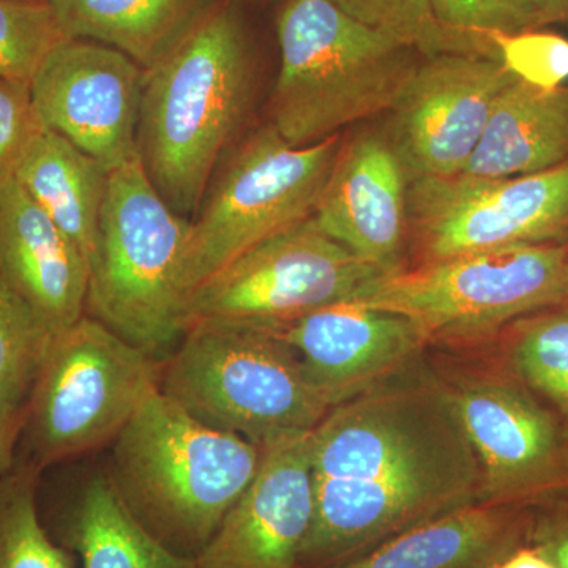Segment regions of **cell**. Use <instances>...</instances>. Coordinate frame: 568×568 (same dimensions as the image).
Listing matches in <instances>:
<instances>
[{"instance_id":"1","label":"cell","mask_w":568,"mask_h":568,"mask_svg":"<svg viewBox=\"0 0 568 568\" xmlns=\"http://www.w3.org/2000/svg\"><path fill=\"white\" fill-rule=\"evenodd\" d=\"M315 514L297 568H334L480 503V470L426 364L336 405L312 432Z\"/></svg>"},{"instance_id":"2","label":"cell","mask_w":568,"mask_h":568,"mask_svg":"<svg viewBox=\"0 0 568 568\" xmlns=\"http://www.w3.org/2000/svg\"><path fill=\"white\" fill-rule=\"evenodd\" d=\"M252 82L248 36L230 0H215L144 69L138 156L179 215L200 207L216 164L244 122Z\"/></svg>"},{"instance_id":"3","label":"cell","mask_w":568,"mask_h":568,"mask_svg":"<svg viewBox=\"0 0 568 568\" xmlns=\"http://www.w3.org/2000/svg\"><path fill=\"white\" fill-rule=\"evenodd\" d=\"M260 462V446L201 424L156 390L112 443L108 473L163 547L196 559Z\"/></svg>"},{"instance_id":"4","label":"cell","mask_w":568,"mask_h":568,"mask_svg":"<svg viewBox=\"0 0 568 568\" xmlns=\"http://www.w3.org/2000/svg\"><path fill=\"white\" fill-rule=\"evenodd\" d=\"M276 29L282 67L268 123L294 148L390 111L422 61L420 52L332 0H286Z\"/></svg>"},{"instance_id":"5","label":"cell","mask_w":568,"mask_h":568,"mask_svg":"<svg viewBox=\"0 0 568 568\" xmlns=\"http://www.w3.org/2000/svg\"><path fill=\"white\" fill-rule=\"evenodd\" d=\"M190 222L149 181L140 156L111 171L85 315L166 362L186 332L183 252Z\"/></svg>"},{"instance_id":"6","label":"cell","mask_w":568,"mask_h":568,"mask_svg":"<svg viewBox=\"0 0 568 568\" xmlns=\"http://www.w3.org/2000/svg\"><path fill=\"white\" fill-rule=\"evenodd\" d=\"M349 302L409 317L429 346L485 345L523 317L568 305V242L406 267L377 276Z\"/></svg>"},{"instance_id":"7","label":"cell","mask_w":568,"mask_h":568,"mask_svg":"<svg viewBox=\"0 0 568 568\" xmlns=\"http://www.w3.org/2000/svg\"><path fill=\"white\" fill-rule=\"evenodd\" d=\"M160 392L201 424L260 447L313 432L331 410L282 336L223 325L186 328Z\"/></svg>"},{"instance_id":"8","label":"cell","mask_w":568,"mask_h":568,"mask_svg":"<svg viewBox=\"0 0 568 568\" xmlns=\"http://www.w3.org/2000/svg\"><path fill=\"white\" fill-rule=\"evenodd\" d=\"M426 364L447 395L480 470V503L530 507L568 491V439L558 418L495 345L429 346Z\"/></svg>"},{"instance_id":"9","label":"cell","mask_w":568,"mask_h":568,"mask_svg":"<svg viewBox=\"0 0 568 568\" xmlns=\"http://www.w3.org/2000/svg\"><path fill=\"white\" fill-rule=\"evenodd\" d=\"M164 362L84 315L55 338L24 410L21 440L41 470L114 443Z\"/></svg>"},{"instance_id":"10","label":"cell","mask_w":568,"mask_h":568,"mask_svg":"<svg viewBox=\"0 0 568 568\" xmlns=\"http://www.w3.org/2000/svg\"><path fill=\"white\" fill-rule=\"evenodd\" d=\"M339 148L338 134L294 148L271 123L242 142L190 222L181 271L186 302L242 254L312 219Z\"/></svg>"},{"instance_id":"11","label":"cell","mask_w":568,"mask_h":568,"mask_svg":"<svg viewBox=\"0 0 568 568\" xmlns=\"http://www.w3.org/2000/svg\"><path fill=\"white\" fill-rule=\"evenodd\" d=\"M386 275L328 237L315 220L254 246L186 302V328L223 325L280 335L313 312L349 302Z\"/></svg>"},{"instance_id":"12","label":"cell","mask_w":568,"mask_h":568,"mask_svg":"<svg viewBox=\"0 0 568 568\" xmlns=\"http://www.w3.org/2000/svg\"><path fill=\"white\" fill-rule=\"evenodd\" d=\"M407 267L462 254L568 242V162L515 178L410 182Z\"/></svg>"},{"instance_id":"13","label":"cell","mask_w":568,"mask_h":568,"mask_svg":"<svg viewBox=\"0 0 568 568\" xmlns=\"http://www.w3.org/2000/svg\"><path fill=\"white\" fill-rule=\"evenodd\" d=\"M517 78L484 55L437 54L418 62L392 108L387 136L410 182L462 174L500 93Z\"/></svg>"},{"instance_id":"14","label":"cell","mask_w":568,"mask_h":568,"mask_svg":"<svg viewBox=\"0 0 568 568\" xmlns=\"http://www.w3.org/2000/svg\"><path fill=\"white\" fill-rule=\"evenodd\" d=\"M142 74L140 63L115 48L67 39L33 77V104L44 129L111 173L138 156Z\"/></svg>"},{"instance_id":"15","label":"cell","mask_w":568,"mask_h":568,"mask_svg":"<svg viewBox=\"0 0 568 568\" xmlns=\"http://www.w3.org/2000/svg\"><path fill=\"white\" fill-rule=\"evenodd\" d=\"M315 514L312 432L261 447L256 474L196 568H297Z\"/></svg>"},{"instance_id":"16","label":"cell","mask_w":568,"mask_h":568,"mask_svg":"<svg viewBox=\"0 0 568 568\" xmlns=\"http://www.w3.org/2000/svg\"><path fill=\"white\" fill-rule=\"evenodd\" d=\"M407 181L386 130H365L342 142L312 219L358 260L395 274L409 256Z\"/></svg>"},{"instance_id":"17","label":"cell","mask_w":568,"mask_h":568,"mask_svg":"<svg viewBox=\"0 0 568 568\" xmlns=\"http://www.w3.org/2000/svg\"><path fill=\"white\" fill-rule=\"evenodd\" d=\"M280 336L331 409L416 365L429 347L409 317L351 302L324 306Z\"/></svg>"},{"instance_id":"18","label":"cell","mask_w":568,"mask_h":568,"mask_svg":"<svg viewBox=\"0 0 568 568\" xmlns=\"http://www.w3.org/2000/svg\"><path fill=\"white\" fill-rule=\"evenodd\" d=\"M0 275L55 336L85 315L88 261L14 178L0 182Z\"/></svg>"},{"instance_id":"19","label":"cell","mask_w":568,"mask_h":568,"mask_svg":"<svg viewBox=\"0 0 568 568\" xmlns=\"http://www.w3.org/2000/svg\"><path fill=\"white\" fill-rule=\"evenodd\" d=\"M528 507L477 503L334 568H495L526 544Z\"/></svg>"},{"instance_id":"20","label":"cell","mask_w":568,"mask_h":568,"mask_svg":"<svg viewBox=\"0 0 568 568\" xmlns=\"http://www.w3.org/2000/svg\"><path fill=\"white\" fill-rule=\"evenodd\" d=\"M40 515L81 568H196L194 559L163 547L134 518L108 470L89 478L69 503Z\"/></svg>"},{"instance_id":"21","label":"cell","mask_w":568,"mask_h":568,"mask_svg":"<svg viewBox=\"0 0 568 568\" xmlns=\"http://www.w3.org/2000/svg\"><path fill=\"white\" fill-rule=\"evenodd\" d=\"M568 162V85L552 91L514 81L462 174L515 178Z\"/></svg>"},{"instance_id":"22","label":"cell","mask_w":568,"mask_h":568,"mask_svg":"<svg viewBox=\"0 0 568 568\" xmlns=\"http://www.w3.org/2000/svg\"><path fill=\"white\" fill-rule=\"evenodd\" d=\"M13 178L69 235L91 271L110 171L62 134L44 129L22 155Z\"/></svg>"},{"instance_id":"23","label":"cell","mask_w":568,"mask_h":568,"mask_svg":"<svg viewBox=\"0 0 568 568\" xmlns=\"http://www.w3.org/2000/svg\"><path fill=\"white\" fill-rule=\"evenodd\" d=\"M215 0H54L67 39L99 41L148 69Z\"/></svg>"},{"instance_id":"24","label":"cell","mask_w":568,"mask_h":568,"mask_svg":"<svg viewBox=\"0 0 568 568\" xmlns=\"http://www.w3.org/2000/svg\"><path fill=\"white\" fill-rule=\"evenodd\" d=\"M497 353L558 418L568 439V310H545L508 325Z\"/></svg>"},{"instance_id":"25","label":"cell","mask_w":568,"mask_h":568,"mask_svg":"<svg viewBox=\"0 0 568 568\" xmlns=\"http://www.w3.org/2000/svg\"><path fill=\"white\" fill-rule=\"evenodd\" d=\"M43 470L18 458L0 476V568H78L77 556L51 537L39 507Z\"/></svg>"},{"instance_id":"26","label":"cell","mask_w":568,"mask_h":568,"mask_svg":"<svg viewBox=\"0 0 568 568\" xmlns=\"http://www.w3.org/2000/svg\"><path fill=\"white\" fill-rule=\"evenodd\" d=\"M55 338L0 275V417L24 413Z\"/></svg>"},{"instance_id":"27","label":"cell","mask_w":568,"mask_h":568,"mask_svg":"<svg viewBox=\"0 0 568 568\" xmlns=\"http://www.w3.org/2000/svg\"><path fill=\"white\" fill-rule=\"evenodd\" d=\"M355 21L387 33L420 52L484 55L499 61L491 40L447 31L433 14L429 0H332Z\"/></svg>"},{"instance_id":"28","label":"cell","mask_w":568,"mask_h":568,"mask_svg":"<svg viewBox=\"0 0 568 568\" xmlns=\"http://www.w3.org/2000/svg\"><path fill=\"white\" fill-rule=\"evenodd\" d=\"M63 40L52 3L0 0V80L31 84Z\"/></svg>"},{"instance_id":"29","label":"cell","mask_w":568,"mask_h":568,"mask_svg":"<svg viewBox=\"0 0 568 568\" xmlns=\"http://www.w3.org/2000/svg\"><path fill=\"white\" fill-rule=\"evenodd\" d=\"M499 62L517 80L552 91L568 80V40L551 32L493 36Z\"/></svg>"},{"instance_id":"30","label":"cell","mask_w":568,"mask_h":568,"mask_svg":"<svg viewBox=\"0 0 568 568\" xmlns=\"http://www.w3.org/2000/svg\"><path fill=\"white\" fill-rule=\"evenodd\" d=\"M436 21L447 31L474 39L536 31L530 0H429Z\"/></svg>"},{"instance_id":"31","label":"cell","mask_w":568,"mask_h":568,"mask_svg":"<svg viewBox=\"0 0 568 568\" xmlns=\"http://www.w3.org/2000/svg\"><path fill=\"white\" fill-rule=\"evenodd\" d=\"M43 130L31 84L0 80V182L13 178L22 155Z\"/></svg>"},{"instance_id":"32","label":"cell","mask_w":568,"mask_h":568,"mask_svg":"<svg viewBox=\"0 0 568 568\" xmlns=\"http://www.w3.org/2000/svg\"><path fill=\"white\" fill-rule=\"evenodd\" d=\"M526 544L540 549L556 568H568V491L529 507Z\"/></svg>"},{"instance_id":"33","label":"cell","mask_w":568,"mask_h":568,"mask_svg":"<svg viewBox=\"0 0 568 568\" xmlns=\"http://www.w3.org/2000/svg\"><path fill=\"white\" fill-rule=\"evenodd\" d=\"M24 413L13 417H0V476L17 462V447L21 443Z\"/></svg>"},{"instance_id":"34","label":"cell","mask_w":568,"mask_h":568,"mask_svg":"<svg viewBox=\"0 0 568 568\" xmlns=\"http://www.w3.org/2000/svg\"><path fill=\"white\" fill-rule=\"evenodd\" d=\"M495 568H556V566L540 549L525 544L514 549Z\"/></svg>"},{"instance_id":"35","label":"cell","mask_w":568,"mask_h":568,"mask_svg":"<svg viewBox=\"0 0 568 568\" xmlns=\"http://www.w3.org/2000/svg\"><path fill=\"white\" fill-rule=\"evenodd\" d=\"M530 2L536 14L537 29L568 22V0H530Z\"/></svg>"},{"instance_id":"36","label":"cell","mask_w":568,"mask_h":568,"mask_svg":"<svg viewBox=\"0 0 568 568\" xmlns=\"http://www.w3.org/2000/svg\"><path fill=\"white\" fill-rule=\"evenodd\" d=\"M14 2L52 3L54 0H14Z\"/></svg>"}]
</instances>
